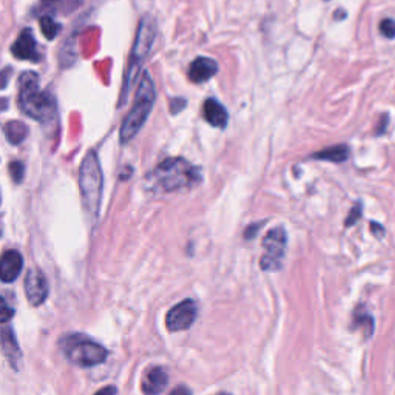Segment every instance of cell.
I'll return each instance as SVG.
<instances>
[{
	"instance_id": "6da1fadb",
	"label": "cell",
	"mask_w": 395,
	"mask_h": 395,
	"mask_svg": "<svg viewBox=\"0 0 395 395\" xmlns=\"http://www.w3.org/2000/svg\"><path fill=\"white\" fill-rule=\"evenodd\" d=\"M148 179L153 183L156 190L170 193L200 185L202 175L200 168L192 166L184 158H168L148 175Z\"/></svg>"
},
{
	"instance_id": "7a4b0ae2",
	"label": "cell",
	"mask_w": 395,
	"mask_h": 395,
	"mask_svg": "<svg viewBox=\"0 0 395 395\" xmlns=\"http://www.w3.org/2000/svg\"><path fill=\"white\" fill-rule=\"evenodd\" d=\"M19 105L26 116L36 121L50 122L56 116L55 97L40 88L39 76L34 71H26L19 79Z\"/></svg>"
},
{
	"instance_id": "3957f363",
	"label": "cell",
	"mask_w": 395,
	"mask_h": 395,
	"mask_svg": "<svg viewBox=\"0 0 395 395\" xmlns=\"http://www.w3.org/2000/svg\"><path fill=\"white\" fill-rule=\"evenodd\" d=\"M155 99L156 90L153 80H151L148 73H144L136 90V96H134V104L131 110L129 112L127 118L124 119L121 125L119 138L122 144H127L129 141H131L144 127L148 114L151 113V109H153Z\"/></svg>"
},
{
	"instance_id": "277c9868",
	"label": "cell",
	"mask_w": 395,
	"mask_h": 395,
	"mask_svg": "<svg viewBox=\"0 0 395 395\" xmlns=\"http://www.w3.org/2000/svg\"><path fill=\"white\" fill-rule=\"evenodd\" d=\"M155 39H156V22L151 16H144L139 22L136 39H134L133 48L130 53V60L127 67V75H125V80H124L121 102L122 101L125 102V99H127L134 80H136L139 71L144 65V62L147 60L151 48H153Z\"/></svg>"
},
{
	"instance_id": "5b68a950",
	"label": "cell",
	"mask_w": 395,
	"mask_h": 395,
	"mask_svg": "<svg viewBox=\"0 0 395 395\" xmlns=\"http://www.w3.org/2000/svg\"><path fill=\"white\" fill-rule=\"evenodd\" d=\"M79 187L85 212L90 215V218L96 220L99 210H101L104 178L101 164H99V159L94 151H88V155L84 158L82 164H80Z\"/></svg>"
},
{
	"instance_id": "8992f818",
	"label": "cell",
	"mask_w": 395,
	"mask_h": 395,
	"mask_svg": "<svg viewBox=\"0 0 395 395\" xmlns=\"http://www.w3.org/2000/svg\"><path fill=\"white\" fill-rule=\"evenodd\" d=\"M60 349L67 360L76 366H96L105 362L107 349L84 334H70L60 340Z\"/></svg>"
},
{
	"instance_id": "52a82bcc",
	"label": "cell",
	"mask_w": 395,
	"mask_h": 395,
	"mask_svg": "<svg viewBox=\"0 0 395 395\" xmlns=\"http://www.w3.org/2000/svg\"><path fill=\"white\" fill-rule=\"evenodd\" d=\"M286 246L287 235L283 227H275L267 232V235L263 239L264 255L261 256V261H259V266H261L263 271L275 272L278 269H281Z\"/></svg>"
},
{
	"instance_id": "ba28073f",
	"label": "cell",
	"mask_w": 395,
	"mask_h": 395,
	"mask_svg": "<svg viewBox=\"0 0 395 395\" xmlns=\"http://www.w3.org/2000/svg\"><path fill=\"white\" fill-rule=\"evenodd\" d=\"M196 317H198V304L196 301L187 298L168 310L166 317V326L170 332L187 330L188 328L193 326Z\"/></svg>"
},
{
	"instance_id": "9c48e42d",
	"label": "cell",
	"mask_w": 395,
	"mask_h": 395,
	"mask_svg": "<svg viewBox=\"0 0 395 395\" xmlns=\"http://www.w3.org/2000/svg\"><path fill=\"white\" fill-rule=\"evenodd\" d=\"M25 293H26V298H28L30 304H33V306H40V304L47 300L48 283H47V278H45V275L40 271L31 269V271L26 274Z\"/></svg>"
},
{
	"instance_id": "30bf717a",
	"label": "cell",
	"mask_w": 395,
	"mask_h": 395,
	"mask_svg": "<svg viewBox=\"0 0 395 395\" xmlns=\"http://www.w3.org/2000/svg\"><path fill=\"white\" fill-rule=\"evenodd\" d=\"M23 267V258L17 250H6L0 256V280L4 283H13L21 275Z\"/></svg>"
},
{
	"instance_id": "8fae6325",
	"label": "cell",
	"mask_w": 395,
	"mask_h": 395,
	"mask_svg": "<svg viewBox=\"0 0 395 395\" xmlns=\"http://www.w3.org/2000/svg\"><path fill=\"white\" fill-rule=\"evenodd\" d=\"M13 55L21 60H31L36 62L39 59L38 53V43H36L34 36L31 30H23L19 38L16 39L11 47Z\"/></svg>"
},
{
	"instance_id": "7c38bea8",
	"label": "cell",
	"mask_w": 395,
	"mask_h": 395,
	"mask_svg": "<svg viewBox=\"0 0 395 395\" xmlns=\"http://www.w3.org/2000/svg\"><path fill=\"white\" fill-rule=\"evenodd\" d=\"M218 73V62L210 58H198L192 62L188 68V79L193 84L207 82L215 75Z\"/></svg>"
},
{
	"instance_id": "4fadbf2b",
	"label": "cell",
	"mask_w": 395,
	"mask_h": 395,
	"mask_svg": "<svg viewBox=\"0 0 395 395\" xmlns=\"http://www.w3.org/2000/svg\"><path fill=\"white\" fill-rule=\"evenodd\" d=\"M202 118H204L205 122L210 124L212 127L224 130L227 127L229 113L217 101V99L209 97L207 101H204V104H202Z\"/></svg>"
},
{
	"instance_id": "5bb4252c",
	"label": "cell",
	"mask_w": 395,
	"mask_h": 395,
	"mask_svg": "<svg viewBox=\"0 0 395 395\" xmlns=\"http://www.w3.org/2000/svg\"><path fill=\"white\" fill-rule=\"evenodd\" d=\"M168 383V374L164 367H151L142 379V392L146 395H159Z\"/></svg>"
},
{
	"instance_id": "9a60e30c",
	"label": "cell",
	"mask_w": 395,
	"mask_h": 395,
	"mask_svg": "<svg viewBox=\"0 0 395 395\" xmlns=\"http://www.w3.org/2000/svg\"><path fill=\"white\" fill-rule=\"evenodd\" d=\"M351 156V150L345 144H337L329 148L320 150L317 153H312V159H320V161H329V163H345Z\"/></svg>"
},
{
	"instance_id": "2e32d148",
	"label": "cell",
	"mask_w": 395,
	"mask_h": 395,
	"mask_svg": "<svg viewBox=\"0 0 395 395\" xmlns=\"http://www.w3.org/2000/svg\"><path fill=\"white\" fill-rule=\"evenodd\" d=\"M0 337H2V346H4V351H5L6 357L10 358L11 364L16 366L21 358V351H19V345H17V341L13 335V332L10 329H5Z\"/></svg>"
},
{
	"instance_id": "e0dca14e",
	"label": "cell",
	"mask_w": 395,
	"mask_h": 395,
	"mask_svg": "<svg viewBox=\"0 0 395 395\" xmlns=\"http://www.w3.org/2000/svg\"><path fill=\"white\" fill-rule=\"evenodd\" d=\"M5 134H6V139L10 141V144H21L25 136H26V127L25 124L19 122V121H13V122H8L5 125Z\"/></svg>"
},
{
	"instance_id": "ac0fdd59",
	"label": "cell",
	"mask_w": 395,
	"mask_h": 395,
	"mask_svg": "<svg viewBox=\"0 0 395 395\" xmlns=\"http://www.w3.org/2000/svg\"><path fill=\"white\" fill-rule=\"evenodd\" d=\"M40 30L47 39H55L60 30V26L55 19H53V17L45 16L40 19Z\"/></svg>"
},
{
	"instance_id": "d6986e66",
	"label": "cell",
	"mask_w": 395,
	"mask_h": 395,
	"mask_svg": "<svg viewBox=\"0 0 395 395\" xmlns=\"http://www.w3.org/2000/svg\"><path fill=\"white\" fill-rule=\"evenodd\" d=\"M14 317V309L8 304V301L0 296V323H8Z\"/></svg>"
},
{
	"instance_id": "ffe728a7",
	"label": "cell",
	"mask_w": 395,
	"mask_h": 395,
	"mask_svg": "<svg viewBox=\"0 0 395 395\" xmlns=\"http://www.w3.org/2000/svg\"><path fill=\"white\" fill-rule=\"evenodd\" d=\"M10 175L14 179L16 184H21L22 179H23V175H25L23 164L19 163V161H14V163H11L10 164Z\"/></svg>"
},
{
	"instance_id": "44dd1931",
	"label": "cell",
	"mask_w": 395,
	"mask_h": 395,
	"mask_svg": "<svg viewBox=\"0 0 395 395\" xmlns=\"http://www.w3.org/2000/svg\"><path fill=\"white\" fill-rule=\"evenodd\" d=\"M362 213H363V205H362V202H357V204L354 205V207H352V210L349 212V215H347L346 227L354 226V224L362 218Z\"/></svg>"
},
{
	"instance_id": "7402d4cb",
	"label": "cell",
	"mask_w": 395,
	"mask_h": 395,
	"mask_svg": "<svg viewBox=\"0 0 395 395\" xmlns=\"http://www.w3.org/2000/svg\"><path fill=\"white\" fill-rule=\"evenodd\" d=\"M380 31L388 39H395V21L384 19L380 22Z\"/></svg>"
},
{
	"instance_id": "603a6c76",
	"label": "cell",
	"mask_w": 395,
	"mask_h": 395,
	"mask_svg": "<svg viewBox=\"0 0 395 395\" xmlns=\"http://www.w3.org/2000/svg\"><path fill=\"white\" fill-rule=\"evenodd\" d=\"M185 99H183V97H176V99H172V101H170V112H172V114H176V113H179L181 110H184L185 109Z\"/></svg>"
},
{
	"instance_id": "cb8c5ba5",
	"label": "cell",
	"mask_w": 395,
	"mask_h": 395,
	"mask_svg": "<svg viewBox=\"0 0 395 395\" xmlns=\"http://www.w3.org/2000/svg\"><path fill=\"white\" fill-rule=\"evenodd\" d=\"M261 226H263V222L255 224V226H249V227H247V230H246V233H244L246 239H250L252 237H255L256 233H258V230H259V227H261Z\"/></svg>"
},
{
	"instance_id": "d4e9b609",
	"label": "cell",
	"mask_w": 395,
	"mask_h": 395,
	"mask_svg": "<svg viewBox=\"0 0 395 395\" xmlns=\"http://www.w3.org/2000/svg\"><path fill=\"white\" fill-rule=\"evenodd\" d=\"M170 395H192V391L187 388V386H184V384H179V386H176V388L170 392Z\"/></svg>"
},
{
	"instance_id": "484cf974",
	"label": "cell",
	"mask_w": 395,
	"mask_h": 395,
	"mask_svg": "<svg viewBox=\"0 0 395 395\" xmlns=\"http://www.w3.org/2000/svg\"><path fill=\"white\" fill-rule=\"evenodd\" d=\"M371 230L375 237H379L382 238L384 235V229L380 226V224H377V222H371Z\"/></svg>"
},
{
	"instance_id": "4316f807",
	"label": "cell",
	"mask_w": 395,
	"mask_h": 395,
	"mask_svg": "<svg viewBox=\"0 0 395 395\" xmlns=\"http://www.w3.org/2000/svg\"><path fill=\"white\" fill-rule=\"evenodd\" d=\"M94 395H116V388L114 386H105V388L99 389Z\"/></svg>"
},
{
	"instance_id": "83f0119b",
	"label": "cell",
	"mask_w": 395,
	"mask_h": 395,
	"mask_svg": "<svg viewBox=\"0 0 395 395\" xmlns=\"http://www.w3.org/2000/svg\"><path fill=\"white\" fill-rule=\"evenodd\" d=\"M386 124H388V116H383L380 127L377 129V130H379V131H377V134H383V133H384V130H386Z\"/></svg>"
},
{
	"instance_id": "f1b7e54d",
	"label": "cell",
	"mask_w": 395,
	"mask_h": 395,
	"mask_svg": "<svg viewBox=\"0 0 395 395\" xmlns=\"http://www.w3.org/2000/svg\"><path fill=\"white\" fill-rule=\"evenodd\" d=\"M6 104H8V101H5V99H0V112L6 109Z\"/></svg>"
},
{
	"instance_id": "f546056e",
	"label": "cell",
	"mask_w": 395,
	"mask_h": 395,
	"mask_svg": "<svg viewBox=\"0 0 395 395\" xmlns=\"http://www.w3.org/2000/svg\"><path fill=\"white\" fill-rule=\"evenodd\" d=\"M218 395H230V394H226V392H221V394H218Z\"/></svg>"
}]
</instances>
